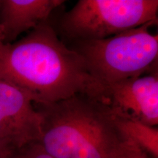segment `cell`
<instances>
[{
    "label": "cell",
    "instance_id": "cell-11",
    "mask_svg": "<svg viewBox=\"0 0 158 158\" xmlns=\"http://www.w3.org/2000/svg\"><path fill=\"white\" fill-rule=\"evenodd\" d=\"M17 149L9 141L0 139V158H13Z\"/></svg>",
    "mask_w": 158,
    "mask_h": 158
},
{
    "label": "cell",
    "instance_id": "cell-6",
    "mask_svg": "<svg viewBox=\"0 0 158 158\" xmlns=\"http://www.w3.org/2000/svg\"><path fill=\"white\" fill-rule=\"evenodd\" d=\"M42 136V116L28 94L0 78V139L18 149Z\"/></svg>",
    "mask_w": 158,
    "mask_h": 158
},
{
    "label": "cell",
    "instance_id": "cell-9",
    "mask_svg": "<svg viewBox=\"0 0 158 158\" xmlns=\"http://www.w3.org/2000/svg\"><path fill=\"white\" fill-rule=\"evenodd\" d=\"M13 158H54L45 150L40 141H35L17 149Z\"/></svg>",
    "mask_w": 158,
    "mask_h": 158
},
{
    "label": "cell",
    "instance_id": "cell-4",
    "mask_svg": "<svg viewBox=\"0 0 158 158\" xmlns=\"http://www.w3.org/2000/svg\"><path fill=\"white\" fill-rule=\"evenodd\" d=\"M134 143L106 105L89 98L73 138L70 158H114Z\"/></svg>",
    "mask_w": 158,
    "mask_h": 158
},
{
    "label": "cell",
    "instance_id": "cell-2",
    "mask_svg": "<svg viewBox=\"0 0 158 158\" xmlns=\"http://www.w3.org/2000/svg\"><path fill=\"white\" fill-rule=\"evenodd\" d=\"M148 23L101 40L71 41L90 76L103 86L157 72L158 35Z\"/></svg>",
    "mask_w": 158,
    "mask_h": 158
},
{
    "label": "cell",
    "instance_id": "cell-5",
    "mask_svg": "<svg viewBox=\"0 0 158 158\" xmlns=\"http://www.w3.org/2000/svg\"><path fill=\"white\" fill-rule=\"evenodd\" d=\"M101 102L114 114L147 125L158 124V73L103 86Z\"/></svg>",
    "mask_w": 158,
    "mask_h": 158
},
{
    "label": "cell",
    "instance_id": "cell-3",
    "mask_svg": "<svg viewBox=\"0 0 158 158\" xmlns=\"http://www.w3.org/2000/svg\"><path fill=\"white\" fill-rule=\"evenodd\" d=\"M157 0H79L62 15L59 30L71 41L101 40L157 23Z\"/></svg>",
    "mask_w": 158,
    "mask_h": 158
},
{
    "label": "cell",
    "instance_id": "cell-10",
    "mask_svg": "<svg viewBox=\"0 0 158 158\" xmlns=\"http://www.w3.org/2000/svg\"><path fill=\"white\" fill-rule=\"evenodd\" d=\"M114 158H151L147 153L138 147L135 144L130 146Z\"/></svg>",
    "mask_w": 158,
    "mask_h": 158
},
{
    "label": "cell",
    "instance_id": "cell-7",
    "mask_svg": "<svg viewBox=\"0 0 158 158\" xmlns=\"http://www.w3.org/2000/svg\"><path fill=\"white\" fill-rule=\"evenodd\" d=\"M64 0H0V40L8 44L48 21Z\"/></svg>",
    "mask_w": 158,
    "mask_h": 158
},
{
    "label": "cell",
    "instance_id": "cell-1",
    "mask_svg": "<svg viewBox=\"0 0 158 158\" xmlns=\"http://www.w3.org/2000/svg\"><path fill=\"white\" fill-rule=\"evenodd\" d=\"M0 78L28 94L34 103H53L77 94L101 102L102 86L48 21L15 42L0 40Z\"/></svg>",
    "mask_w": 158,
    "mask_h": 158
},
{
    "label": "cell",
    "instance_id": "cell-8",
    "mask_svg": "<svg viewBox=\"0 0 158 158\" xmlns=\"http://www.w3.org/2000/svg\"><path fill=\"white\" fill-rule=\"evenodd\" d=\"M123 133L151 158H158V128L114 114Z\"/></svg>",
    "mask_w": 158,
    "mask_h": 158
}]
</instances>
